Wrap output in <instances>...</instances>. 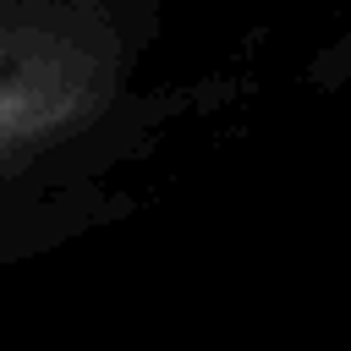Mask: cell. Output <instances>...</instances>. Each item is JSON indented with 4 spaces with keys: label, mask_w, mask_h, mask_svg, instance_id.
<instances>
[{
    "label": "cell",
    "mask_w": 351,
    "mask_h": 351,
    "mask_svg": "<svg viewBox=\"0 0 351 351\" xmlns=\"http://www.w3.org/2000/svg\"><path fill=\"white\" fill-rule=\"evenodd\" d=\"M132 27L104 0H0V186L121 115Z\"/></svg>",
    "instance_id": "6da1fadb"
}]
</instances>
